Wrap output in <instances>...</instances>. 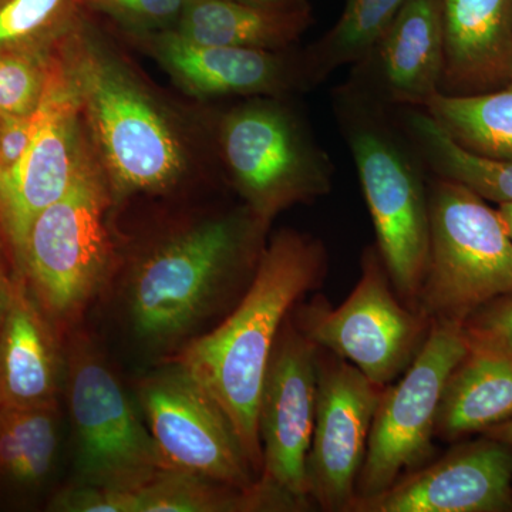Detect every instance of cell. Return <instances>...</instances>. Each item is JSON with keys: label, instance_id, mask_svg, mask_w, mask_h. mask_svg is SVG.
<instances>
[{"label": "cell", "instance_id": "obj_1", "mask_svg": "<svg viewBox=\"0 0 512 512\" xmlns=\"http://www.w3.org/2000/svg\"><path fill=\"white\" fill-rule=\"evenodd\" d=\"M325 256L322 244L309 235L291 229L276 234L262 249L234 311L210 333L191 339L173 359L220 404L259 477L258 409L266 367L293 306L319 285Z\"/></svg>", "mask_w": 512, "mask_h": 512}, {"label": "cell", "instance_id": "obj_2", "mask_svg": "<svg viewBox=\"0 0 512 512\" xmlns=\"http://www.w3.org/2000/svg\"><path fill=\"white\" fill-rule=\"evenodd\" d=\"M265 225L247 208L175 232L144 252L123 285L124 312L138 342L171 349L210 319L258 264Z\"/></svg>", "mask_w": 512, "mask_h": 512}, {"label": "cell", "instance_id": "obj_3", "mask_svg": "<svg viewBox=\"0 0 512 512\" xmlns=\"http://www.w3.org/2000/svg\"><path fill=\"white\" fill-rule=\"evenodd\" d=\"M83 26V25H82ZM82 26L67 37V73L120 195L167 190L185 171L180 138L144 90Z\"/></svg>", "mask_w": 512, "mask_h": 512}, {"label": "cell", "instance_id": "obj_4", "mask_svg": "<svg viewBox=\"0 0 512 512\" xmlns=\"http://www.w3.org/2000/svg\"><path fill=\"white\" fill-rule=\"evenodd\" d=\"M430 248L416 311L464 325L512 295V239L498 210L456 181L437 177L429 195Z\"/></svg>", "mask_w": 512, "mask_h": 512}, {"label": "cell", "instance_id": "obj_5", "mask_svg": "<svg viewBox=\"0 0 512 512\" xmlns=\"http://www.w3.org/2000/svg\"><path fill=\"white\" fill-rule=\"evenodd\" d=\"M107 208L109 194L84 153L69 190L30 227L19 268L57 329L79 320L113 272Z\"/></svg>", "mask_w": 512, "mask_h": 512}, {"label": "cell", "instance_id": "obj_6", "mask_svg": "<svg viewBox=\"0 0 512 512\" xmlns=\"http://www.w3.org/2000/svg\"><path fill=\"white\" fill-rule=\"evenodd\" d=\"M340 119L372 215L377 252L390 282L416 311L430 248L423 178L403 144L365 101L345 93Z\"/></svg>", "mask_w": 512, "mask_h": 512}, {"label": "cell", "instance_id": "obj_7", "mask_svg": "<svg viewBox=\"0 0 512 512\" xmlns=\"http://www.w3.org/2000/svg\"><path fill=\"white\" fill-rule=\"evenodd\" d=\"M82 484L134 491L164 471L150 430L92 339L76 332L64 363Z\"/></svg>", "mask_w": 512, "mask_h": 512}, {"label": "cell", "instance_id": "obj_8", "mask_svg": "<svg viewBox=\"0 0 512 512\" xmlns=\"http://www.w3.org/2000/svg\"><path fill=\"white\" fill-rule=\"evenodd\" d=\"M221 144L248 208L268 224L278 212L332 190V164L305 128L274 101H254L225 117Z\"/></svg>", "mask_w": 512, "mask_h": 512}, {"label": "cell", "instance_id": "obj_9", "mask_svg": "<svg viewBox=\"0 0 512 512\" xmlns=\"http://www.w3.org/2000/svg\"><path fill=\"white\" fill-rule=\"evenodd\" d=\"M467 350L464 325L431 322L402 379L380 394L357 478L356 500L382 493L399 481L403 471L430 456L444 387Z\"/></svg>", "mask_w": 512, "mask_h": 512}, {"label": "cell", "instance_id": "obj_10", "mask_svg": "<svg viewBox=\"0 0 512 512\" xmlns=\"http://www.w3.org/2000/svg\"><path fill=\"white\" fill-rule=\"evenodd\" d=\"M389 282L379 252L367 249L362 276L348 299L338 308L313 302L296 325L319 349L348 360L380 387L410 366L431 326L397 301Z\"/></svg>", "mask_w": 512, "mask_h": 512}, {"label": "cell", "instance_id": "obj_11", "mask_svg": "<svg viewBox=\"0 0 512 512\" xmlns=\"http://www.w3.org/2000/svg\"><path fill=\"white\" fill-rule=\"evenodd\" d=\"M138 402L163 458L164 470L180 471L252 491L259 478L234 426L211 393L180 363L144 377Z\"/></svg>", "mask_w": 512, "mask_h": 512}, {"label": "cell", "instance_id": "obj_12", "mask_svg": "<svg viewBox=\"0 0 512 512\" xmlns=\"http://www.w3.org/2000/svg\"><path fill=\"white\" fill-rule=\"evenodd\" d=\"M319 348L286 319L266 367L258 409L259 481L293 507L309 498L308 456L315 427Z\"/></svg>", "mask_w": 512, "mask_h": 512}, {"label": "cell", "instance_id": "obj_13", "mask_svg": "<svg viewBox=\"0 0 512 512\" xmlns=\"http://www.w3.org/2000/svg\"><path fill=\"white\" fill-rule=\"evenodd\" d=\"M80 113L64 62H47L28 150L12 170L0 174V225L18 262L33 221L69 190L82 161Z\"/></svg>", "mask_w": 512, "mask_h": 512}, {"label": "cell", "instance_id": "obj_14", "mask_svg": "<svg viewBox=\"0 0 512 512\" xmlns=\"http://www.w3.org/2000/svg\"><path fill=\"white\" fill-rule=\"evenodd\" d=\"M383 387L348 360L319 357L315 427L308 456L309 497L326 511H350Z\"/></svg>", "mask_w": 512, "mask_h": 512}, {"label": "cell", "instance_id": "obj_15", "mask_svg": "<svg viewBox=\"0 0 512 512\" xmlns=\"http://www.w3.org/2000/svg\"><path fill=\"white\" fill-rule=\"evenodd\" d=\"M512 510V453L485 440L454 451L439 463L356 500L357 512H503Z\"/></svg>", "mask_w": 512, "mask_h": 512}, {"label": "cell", "instance_id": "obj_16", "mask_svg": "<svg viewBox=\"0 0 512 512\" xmlns=\"http://www.w3.org/2000/svg\"><path fill=\"white\" fill-rule=\"evenodd\" d=\"M440 92L481 94L512 82V0H441Z\"/></svg>", "mask_w": 512, "mask_h": 512}, {"label": "cell", "instance_id": "obj_17", "mask_svg": "<svg viewBox=\"0 0 512 512\" xmlns=\"http://www.w3.org/2000/svg\"><path fill=\"white\" fill-rule=\"evenodd\" d=\"M56 330L25 276L13 278L0 332V406H57L64 362Z\"/></svg>", "mask_w": 512, "mask_h": 512}, {"label": "cell", "instance_id": "obj_18", "mask_svg": "<svg viewBox=\"0 0 512 512\" xmlns=\"http://www.w3.org/2000/svg\"><path fill=\"white\" fill-rule=\"evenodd\" d=\"M153 46L168 72L195 96L276 93L289 83L285 60L269 50L197 45L174 29L156 33Z\"/></svg>", "mask_w": 512, "mask_h": 512}, {"label": "cell", "instance_id": "obj_19", "mask_svg": "<svg viewBox=\"0 0 512 512\" xmlns=\"http://www.w3.org/2000/svg\"><path fill=\"white\" fill-rule=\"evenodd\" d=\"M375 52L387 96L424 109L440 92L443 77L441 0H406Z\"/></svg>", "mask_w": 512, "mask_h": 512}, {"label": "cell", "instance_id": "obj_20", "mask_svg": "<svg viewBox=\"0 0 512 512\" xmlns=\"http://www.w3.org/2000/svg\"><path fill=\"white\" fill-rule=\"evenodd\" d=\"M511 419L512 356L468 339L466 356L444 387L437 413V436L453 440Z\"/></svg>", "mask_w": 512, "mask_h": 512}, {"label": "cell", "instance_id": "obj_21", "mask_svg": "<svg viewBox=\"0 0 512 512\" xmlns=\"http://www.w3.org/2000/svg\"><path fill=\"white\" fill-rule=\"evenodd\" d=\"M311 12H275L234 0H185L175 32L197 45L275 50L296 42Z\"/></svg>", "mask_w": 512, "mask_h": 512}, {"label": "cell", "instance_id": "obj_22", "mask_svg": "<svg viewBox=\"0 0 512 512\" xmlns=\"http://www.w3.org/2000/svg\"><path fill=\"white\" fill-rule=\"evenodd\" d=\"M59 443L57 406H0V487L32 491L45 484Z\"/></svg>", "mask_w": 512, "mask_h": 512}, {"label": "cell", "instance_id": "obj_23", "mask_svg": "<svg viewBox=\"0 0 512 512\" xmlns=\"http://www.w3.org/2000/svg\"><path fill=\"white\" fill-rule=\"evenodd\" d=\"M423 110L468 153L512 163V82L481 94L439 92Z\"/></svg>", "mask_w": 512, "mask_h": 512}, {"label": "cell", "instance_id": "obj_24", "mask_svg": "<svg viewBox=\"0 0 512 512\" xmlns=\"http://www.w3.org/2000/svg\"><path fill=\"white\" fill-rule=\"evenodd\" d=\"M134 494V512H242L295 510L282 495L259 481L252 491L237 490L180 471L164 470Z\"/></svg>", "mask_w": 512, "mask_h": 512}, {"label": "cell", "instance_id": "obj_25", "mask_svg": "<svg viewBox=\"0 0 512 512\" xmlns=\"http://www.w3.org/2000/svg\"><path fill=\"white\" fill-rule=\"evenodd\" d=\"M404 124L414 147L437 177L466 185L484 200L512 202V163L468 153L426 110L407 111Z\"/></svg>", "mask_w": 512, "mask_h": 512}, {"label": "cell", "instance_id": "obj_26", "mask_svg": "<svg viewBox=\"0 0 512 512\" xmlns=\"http://www.w3.org/2000/svg\"><path fill=\"white\" fill-rule=\"evenodd\" d=\"M83 0H0V56L43 59L82 26Z\"/></svg>", "mask_w": 512, "mask_h": 512}, {"label": "cell", "instance_id": "obj_27", "mask_svg": "<svg viewBox=\"0 0 512 512\" xmlns=\"http://www.w3.org/2000/svg\"><path fill=\"white\" fill-rule=\"evenodd\" d=\"M404 3L406 0H348L335 28L306 59V74L320 80L336 67L372 55Z\"/></svg>", "mask_w": 512, "mask_h": 512}, {"label": "cell", "instance_id": "obj_28", "mask_svg": "<svg viewBox=\"0 0 512 512\" xmlns=\"http://www.w3.org/2000/svg\"><path fill=\"white\" fill-rule=\"evenodd\" d=\"M46 64L30 56H0V114H32L42 97Z\"/></svg>", "mask_w": 512, "mask_h": 512}, {"label": "cell", "instance_id": "obj_29", "mask_svg": "<svg viewBox=\"0 0 512 512\" xmlns=\"http://www.w3.org/2000/svg\"><path fill=\"white\" fill-rule=\"evenodd\" d=\"M83 5L127 28L157 33L175 28L185 0H83Z\"/></svg>", "mask_w": 512, "mask_h": 512}, {"label": "cell", "instance_id": "obj_30", "mask_svg": "<svg viewBox=\"0 0 512 512\" xmlns=\"http://www.w3.org/2000/svg\"><path fill=\"white\" fill-rule=\"evenodd\" d=\"M50 510L63 512H133V491L109 490L79 484L60 491Z\"/></svg>", "mask_w": 512, "mask_h": 512}, {"label": "cell", "instance_id": "obj_31", "mask_svg": "<svg viewBox=\"0 0 512 512\" xmlns=\"http://www.w3.org/2000/svg\"><path fill=\"white\" fill-rule=\"evenodd\" d=\"M468 339L504 350L512 356V295L495 299L464 323Z\"/></svg>", "mask_w": 512, "mask_h": 512}, {"label": "cell", "instance_id": "obj_32", "mask_svg": "<svg viewBox=\"0 0 512 512\" xmlns=\"http://www.w3.org/2000/svg\"><path fill=\"white\" fill-rule=\"evenodd\" d=\"M33 113L26 116L0 114V174L12 170L28 150L35 131Z\"/></svg>", "mask_w": 512, "mask_h": 512}, {"label": "cell", "instance_id": "obj_33", "mask_svg": "<svg viewBox=\"0 0 512 512\" xmlns=\"http://www.w3.org/2000/svg\"><path fill=\"white\" fill-rule=\"evenodd\" d=\"M252 8L275 10V12H309L308 0H234Z\"/></svg>", "mask_w": 512, "mask_h": 512}, {"label": "cell", "instance_id": "obj_34", "mask_svg": "<svg viewBox=\"0 0 512 512\" xmlns=\"http://www.w3.org/2000/svg\"><path fill=\"white\" fill-rule=\"evenodd\" d=\"M13 278H9L5 266L0 259V332H2L3 322H5L6 312L10 301V293H12Z\"/></svg>", "mask_w": 512, "mask_h": 512}, {"label": "cell", "instance_id": "obj_35", "mask_svg": "<svg viewBox=\"0 0 512 512\" xmlns=\"http://www.w3.org/2000/svg\"><path fill=\"white\" fill-rule=\"evenodd\" d=\"M487 436L490 439L507 444L508 447H512V419L488 429Z\"/></svg>", "mask_w": 512, "mask_h": 512}, {"label": "cell", "instance_id": "obj_36", "mask_svg": "<svg viewBox=\"0 0 512 512\" xmlns=\"http://www.w3.org/2000/svg\"><path fill=\"white\" fill-rule=\"evenodd\" d=\"M498 212H500L501 217H503L512 239V202H503V204H498Z\"/></svg>", "mask_w": 512, "mask_h": 512}]
</instances>
